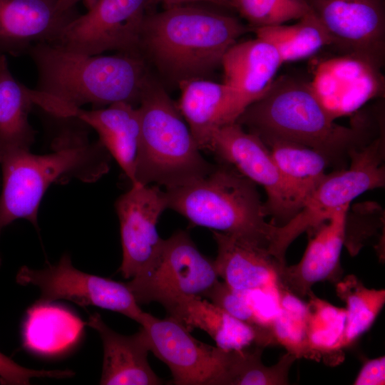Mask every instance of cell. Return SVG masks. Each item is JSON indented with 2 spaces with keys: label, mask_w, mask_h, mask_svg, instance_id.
<instances>
[{
  "label": "cell",
  "mask_w": 385,
  "mask_h": 385,
  "mask_svg": "<svg viewBox=\"0 0 385 385\" xmlns=\"http://www.w3.org/2000/svg\"><path fill=\"white\" fill-rule=\"evenodd\" d=\"M88 325L97 331L103 345V363L100 380L102 385H158L163 382L151 369L149 349L143 330L130 336L111 329L95 313Z\"/></svg>",
  "instance_id": "obj_20"
},
{
  "label": "cell",
  "mask_w": 385,
  "mask_h": 385,
  "mask_svg": "<svg viewBox=\"0 0 385 385\" xmlns=\"http://www.w3.org/2000/svg\"><path fill=\"white\" fill-rule=\"evenodd\" d=\"M79 118L98 135V140L118 163L131 185L135 184V163L139 145L138 108L119 102L88 111L73 108L61 117Z\"/></svg>",
  "instance_id": "obj_21"
},
{
  "label": "cell",
  "mask_w": 385,
  "mask_h": 385,
  "mask_svg": "<svg viewBox=\"0 0 385 385\" xmlns=\"http://www.w3.org/2000/svg\"><path fill=\"white\" fill-rule=\"evenodd\" d=\"M209 151L218 162L233 166L264 188L267 195L265 214L272 217L274 225H285L303 207L304 200L282 176L268 147L237 122L215 132Z\"/></svg>",
  "instance_id": "obj_9"
},
{
  "label": "cell",
  "mask_w": 385,
  "mask_h": 385,
  "mask_svg": "<svg viewBox=\"0 0 385 385\" xmlns=\"http://www.w3.org/2000/svg\"><path fill=\"white\" fill-rule=\"evenodd\" d=\"M168 208L194 225L220 232L268 252L276 225L267 222L257 184L233 166L219 162L205 178L166 188Z\"/></svg>",
  "instance_id": "obj_5"
},
{
  "label": "cell",
  "mask_w": 385,
  "mask_h": 385,
  "mask_svg": "<svg viewBox=\"0 0 385 385\" xmlns=\"http://www.w3.org/2000/svg\"><path fill=\"white\" fill-rule=\"evenodd\" d=\"M140 138L135 184L165 188L199 180L215 168L202 155L178 106L150 78L138 107Z\"/></svg>",
  "instance_id": "obj_6"
},
{
  "label": "cell",
  "mask_w": 385,
  "mask_h": 385,
  "mask_svg": "<svg viewBox=\"0 0 385 385\" xmlns=\"http://www.w3.org/2000/svg\"><path fill=\"white\" fill-rule=\"evenodd\" d=\"M150 351L170 369L177 385H220L226 350L194 338L175 319L145 312L140 324Z\"/></svg>",
  "instance_id": "obj_12"
},
{
  "label": "cell",
  "mask_w": 385,
  "mask_h": 385,
  "mask_svg": "<svg viewBox=\"0 0 385 385\" xmlns=\"http://www.w3.org/2000/svg\"><path fill=\"white\" fill-rule=\"evenodd\" d=\"M58 117L63 125L53 152L18 151L0 162V230L20 218L38 227V207L52 183L71 178L95 182L109 170L111 156L99 140L90 142L89 126L76 117Z\"/></svg>",
  "instance_id": "obj_3"
},
{
  "label": "cell",
  "mask_w": 385,
  "mask_h": 385,
  "mask_svg": "<svg viewBox=\"0 0 385 385\" xmlns=\"http://www.w3.org/2000/svg\"><path fill=\"white\" fill-rule=\"evenodd\" d=\"M34 106V89L16 80L6 56H0V162L11 153L30 150L36 134L29 121Z\"/></svg>",
  "instance_id": "obj_24"
},
{
  "label": "cell",
  "mask_w": 385,
  "mask_h": 385,
  "mask_svg": "<svg viewBox=\"0 0 385 385\" xmlns=\"http://www.w3.org/2000/svg\"><path fill=\"white\" fill-rule=\"evenodd\" d=\"M252 30L256 36L274 46L283 63L312 56L332 43L327 29L312 11L291 25L284 24Z\"/></svg>",
  "instance_id": "obj_27"
},
{
  "label": "cell",
  "mask_w": 385,
  "mask_h": 385,
  "mask_svg": "<svg viewBox=\"0 0 385 385\" xmlns=\"http://www.w3.org/2000/svg\"><path fill=\"white\" fill-rule=\"evenodd\" d=\"M200 1L209 2L219 6L230 7L229 0H150V3H162L165 8Z\"/></svg>",
  "instance_id": "obj_36"
},
{
  "label": "cell",
  "mask_w": 385,
  "mask_h": 385,
  "mask_svg": "<svg viewBox=\"0 0 385 385\" xmlns=\"http://www.w3.org/2000/svg\"><path fill=\"white\" fill-rule=\"evenodd\" d=\"M84 322L68 309L35 302L26 311L22 327L24 347L42 355H53L72 346L79 339Z\"/></svg>",
  "instance_id": "obj_25"
},
{
  "label": "cell",
  "mask_w": 385,
  "mask_h": 385,
  "mask_svg": "<svg viewBox=\"0 0 385 385\" xmlns=\"http://www.w3.org/2000/svg\"><path fill=\"white\" fill-rule=\"evenodd\" d=\"M80 1L81 0H56L58 9L61 11L74 10L76 4Z\"/></svg>",
  "instance_id": "obj_37"
},
{
  "label": "cell",
  "mask_w": 385,
  "mask_h": 385,
  "mask_svg": "<svg viewBox=\"0 0 385 385\" xmlns=\"http://www.w3.org/2000/svg\"><path fill=\"white\" fill-rule=\"evenodd\" d=\"M236 122L262 140L276 138L309 147L324 155L336 170L347 167L351 150L367 145L381 132L374 135L366 115H359L349 127L336 123L309 83L287 76L274 79Z\"/></svg>",
  "instance_id": "obj_2"
},
{
  "label": "cell",
  "mask_w": 385,
  "mask_h": 385,
  "mask_svg": "<svg viewBox=\"0 0 385 385\" xmlns=\"http://www.w3.org/2000/svg\"><path fill=\"white\" fill-rule=\"evenodd\" d=\"M212 235L217 246L215 267L230 287L245 293L276 289L277 274L286 265L262 247L214 230Z\"/></svg>",
  "instance_id": "obj_19"
},
{
  "label": "cell",
  "mask_w": 385,
  "mask_h": 385,
  "mask_svg": "<svg viewBox=\"0 0 385 385\" xmlns=\"http://www.w3.org/2000/svg\"><path fill=\"white\" fill-rule=\"evenodd\" d=\"M150 0H94L88 11L78 15L53 43L88 55L106 51L140 54V36Z\"/></svg>",
  "instance_id": "obj_10"
},
{
  "label": "cell",
  "mask_w": 385,
  "mask_h": 385,
  "mask_svg": "<svg viewBox=\"0 0 385 385\" xmlns=\"http://www.w3.org/2000/svg\"><path fill=\"white\" fill-rule=\"evenodd\" d=\"M69 370H34L25 368L0 352V382L8 385H26L32 378H67Z\"/></svg>",
  "instance_id": "obj_34"
},
{
  "label": "cell",
  "mask_w": 385,
  "mask_h": 385,
  "mask_svg": "<svg viewBox=\"0 0 385 385\" xmlns=\"http://www.w3.org/2000/svg\"><path fill=\"white\" fill-rule=\"evenodd\" d=\"M349 207H340L327 220L309 230L314 233L302 259L296 265H285L278 272L279 284L300 298L309 297L313 294L314 284L337 277L345 244Z\"/></svg>",
  "instance_id": "obj_18"
},
{
  "label": "cell",
  "mask_w": 385,
  "mask_h": 385,
  "mask_svg": "<svg viewBox=\"0 0 385 385\" xmlns=\"http://www.w3.org/2000/svg\"><path fill=\"white\" fill-rule=\"evenodd\" d=\"M336 292L346 304V324L339 346L342 352L372 326L385 304V290L368 288L349 274L337 284Z\"/></svg>",
  "instance_id": "obj_29"
},
{
  "label": "cell",
  "mask_w": 385,
  "mask_h": 385,
  "mask_svg": "<svg viewBox=\"0 0 385 385\" xmlns=\"http://www.w3.org/2000/svg\"><path fill=\"white\" fill-rule=\"evenodd\" d=\"M384 130L367 145L350 151L349 164L327 174L299 212L282 226H277L270 253L282 264L290 244L302 232L327 220L340 207L364 192L385 184Z\"/></svg>",
  "instance_id": "obj_7"
},
{
  "label": "cell",
  "mask_w": 385,
  "mask_h": 385,
  "mask_svg": "<svg viewBox=\"0 0 385 385\" xmlns=\"http://www.w3.org/2000/svg\"><path fill=\"white\" fill-rule=\"evenodd\" d=\"M380 67L360 57L343 54L318 65L310 87L330 117L346 115L381 96L384 78Z\"/></svg>",
  "instance_id": "obj_15"
},
{
  "label": "cell",
  "mask_w": 385,
  "mask_h": 385,
  "mask_svg": "<svg viewBox=\"0 0 385 385\" xmlns=\"http://www.w3.org/2000/svg\"><path fill=\"white\" fill-rule=\"evenodd\" d=\"M168 317L189 331L198 328L207 332L217 346L225 350L242 349L252 345L265 348L257 331L235 318L208 299L182 297L165 305Z\"/></svg>",
  "instance_id": "obj_22"
},
{
  "label": "cell",
  "mask_w": 385,
  "mask_h": 385,
  "mask_svg": "<svg viewBox=\"0 0 385 385\" xmlns=\"http://www.w3.org/2000/svg\"><path fill=\"white\" fill-rule=\"evenodd\" d=\"M18 280L38 287L41 296L36 302L69 300L83 307L95 306L118 312L139 324L145 314L126 283L80 271L67 254L58 264L42 270L22 267Z\"/></svg>",
  "instance_id": "obj_11"
},
{
  "label": "cell",
  "mask_w": 385,
  "mask_h": 385,
  "mask_svg": "<svg viewBox=\"0 0 385 385\" xmlns=\"http://www.w3.org/2000/svg\"><path fill=\"white\" fill-rule=\"evenodd\" d=\"M306 337L309 358L329 359L339 349L346 324V309L336 307L313 293L307 302Z\"/></svg>",
  "instance_id": "obj_30"
},
{
  "label": "cell",
  "mask_w": 385,
  "mask_h": 385,
  "mask_svg": "<svg viewBox=\"0 0 385 385\" xmlns=\"http://www.w3.org/2000/svg\"><path fill=\"white\" fill-rule=\"evenodd\" d=\"M268 147L281 174L304 200V204L324 179L329 160L318 151L281 139L262 140Z\"/></svg>",
  "instance_id": "obj_26"
},
{
  "label": "cell",
  "mask_w": 385,
  "mask_h": 385,
  "mask_svg": "<svg viewBox=\"0 0 385 385\" xmlns=\"http://www.w3.org/2000/svg\"><path fill=\"white\" fill-rule=\"evenodd\" d=\"M248 30L232 16L188 4L175 6L145 14L139 51L179 83L204 78L221 66L225 53Z\"/></svg>",
  "instance_id": "obj_4"
},
{
  "label": "cell",
  "mask_w": 385,
  "mask_h": 385,
  "mask_svg": "<svg viewBox=\"0 0 385 385\" xmlns=\"http://www.w3.org/2000/svg\"><path fill=\"white\" fill-rule=\"evenodd\" d=\"M27 55L37 71L35 106L56 116L86 104L135 106L150 78L140 54L88 56L44 42L33 45Z\"/></svg>",
  "instance_id": "obj_1"
},
{
  "label": "cell",
  "mask_w": 385,
  "mask_h": 385,
  "mask_svg": "<svg viewBox=\"0 0 385 385\" xmlns=\"http://www.w3.org/2000/svg\"><path fill=\"white\" fill-rule=\"evenodd\" d=\"M203 298L255 328L260 335L265 348L275 345L270 324L258 314L247 293L235 290L225 282L218 280Z\"/></svg>",
  "instance_id": "obj_33"
},
{
  "label": "cell",
  "mask_w": 385,
  "mask_h": 385,
  "mask_svg": "<svg viewBox=\"0 0 385 385\" xmlns=\"http://www.w3.org/2000/svg\"><path fill=\"white\" fill-rule=\"evenodd\" d=\"M218 277L214 261L199 251L187 232L179 230L163 240L155 260L126 284L138 304L165 307L182 297H204Z\"/></svg>",
  "instance_id": "obj_8"
},
{
  "label": "cell",
  "mask_w": 385,
  "mask_h": 385,
  "mask_svg": "<svg viewBox=\"0 0 385 385\" xmlns=\"http://www.w3.org/2000/svg\"><path fill=\"white\" fill-rule=\"evenodd\" d=\"M277 309L271 319L270 329L278 344L297 359L309 358L307 346V303L278 282L276 287Z\"/></svg>",
  "instance_id": "obj_31"
},
{
  "label": "cell",
  "mask_w": 385,
  "mask_h": 385,
  "mask_svg": "<svg viewBox=\"0 0 385 385\" xmlns=\"http://www.w3.org/2000/svg\"><path fill=\"white\" fill-rule=\"evenodd\" d=\"M283 64L270 42L256 38L235 43L224 55V83L256 101L268 90Z\"/></svg>",
  "instance_id": "obj_23"
},
{
  "label": "cell",
  "mask_w": 385,
  "mask_h": 385,
  "mask_svg": "<svg viewBox=\"0 0 385 385\" xmlns=\"http://www.w3.org/2000/svg\"><path fill=\"white\" fill-rule=\"evenodd\" d=\"M78 14L56 0H0V56L27 54L37 43H55Z\"/></svg>",
  "instance_id": "obj_17"
},
{
  "label": "cell",
  "mask_w": 385,
  "mask_h": 385,
  "mask_svg": "<svg viewBox=\"0 0 385 385\" xmlns=\"http://www.w3.org/2000/svg\"><path fill=\"white\" fill-rule=\"evenodd\" d=\"M262 347L226 350L220 385H285L297 357L287 351L272 366L262 361Z\"/></svg>",
  "instance_id": "obj_28"
},
{
  "label": "cell",
  "mask_w": 385,
  "mask_h": 385,
  "mask_svg": "<svg viewBox=\"0 0 385 385\" xmlns=\"http://www.w3.org/2000/svg\"><path fill=\"white\" fill-rule=\"evenodd\" d=\"M229 3L253 29L284 24L311 11L306 0H229Z\"/></svg>",
  "instance_id": "obj_32"
},
{
  "label": "cell",
  "mask_w": 385,
  "mask_h": 385,
  "mask_svg": "<svg viewBox=\"0 0 385 385\" xmlns=\"http://www.w3.org/2000/svg\"><path fill=\"white\" fill-rule=\"evenodd\" d=\"M120 222L123 259L118 269L125 279L145 270L158 255L163 243L157 230L168 208L165 191L158 185H132L115 203Z\"/></svg>",
  "instance_id": "obj_14"
},
{
  "label": "cell",
  "mask_w": 385,
  "mask_h": 385,
  "mask_svg": "<svg viewBox=\"0 0 385 385\" xmlns=\"http://www.w3.org/2000/svg\"><path fill=\"white\" fill-rule=\"evenodd\" d=\"M343 54L381 68L385 56V12L382 0H306Z\"/></svg>",
  "instance_id": "obj_13"
},
{
  "label": "cell",
  "mask_w": 385,
  "mask_h": 385,
  "mask_svg": "<svg viewBox=\"0 0 385 385\" xmlns=\"http://www.w3.org/2000/svg\"><path fill=\"white\" fill-rule=\"evenodd\" d=\"M384 356L364 360L353 382L354 385H384Z\"/></svg>",
  "instance_id": "obj_35"
},
{
  "label": "cell",
  "mask_w": 385,
  "mask_h": 385,
  "mask_svg": "<svg viewBox=\"0 0 385 385\" xmlns=\"http://www.w3.org/2000/svg\"><path fill=\"white\" fill-rule=\"evenodd\" d=\"M178 109L200 150H210L212 137L221 127L235 123L254 102L225 83L204 78L183 81Z\"/></svg>",
  "instance_id": "obj_16"
}]
</instances>
